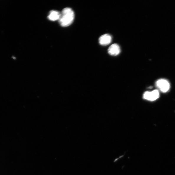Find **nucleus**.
<instances>
[{"instance_id": "3", "label": "nucleus", "mask_w": 175, "mask_h": 175, "mask_svg": "<svg viewBox=\"0 0 175 175\" xmlns=\"http://www.w3.org/2000/svg\"><path fill=\"white\" fill-rule=\"evenodd\" d=\"M159 92L157 90H155L151 92L146 91L143 95L145 99L150 101L156 100L159 97Z\"/></svg>"}, {"instance_id": "2", "label": "nucleus", "mask_w": 175, "mask_h": 175, "mask_svg": "<svg viewBox=\"0 0 175 175\" xmlns=\"http://www.w3.org/2000/svg\"><path fill=\"white\" fill-rule=\"evenodd\" d=\"M157 86L163 92H166L169 90L170 84L167 80L161 79L158 80L156 83Z\"/></svg>"}, {"instance_id": "6", "label": "nucleus", "mask_w": 175, "mask_h": 175, "mask_svg": "<svg viewBox=\"0 0 175 175\" xmlns=\"http://www.w3.org/2000/svg\"><path fill=\"white\" fill-rule=\"evenodd\" d=\"M60 13L56 11H52L49 12L48 18L51 21H55L60 18Z\"/></svg>"}, {"instance_id": "5", "label": "nucleus", "mask_w": 175, "mask_h": 175, "mask_svg": "<svg viewBox=\"0 0 175 175\" xmlns=\"http://www.w3.org/2000/svg\"><path fill=\"white\" fill-rule=\"evenodd\" d=\"M108 53L112 56H116L120 54V48L119 45L115 44L111 45L108 49Z\"/></svg>"}, {"instance_id": "1", "label": "nucleus", "mask_w": 175, "mask_h": 175, "mask_svg": "<svg viewBox=\"0 0 175 175\" xmlns=\"http://www.w3.org/2000/svg\"><path fill=\"white\" fill-rule=\"evenodd\" d=\"M74 17V12L71 8H65L60 13L59 23L63 27H67L73 22Z\"/></svg>"}, {"instance_id": "7", "label": "nucleus", "mask_w": 175, "mask_h": 175, "mask_svg": "<svg viewBox=\"0 0 175 175\" xmlns=\"http://www.w3.org/2000/svg\"><path fill=\"white\" fill-rule=\"evenodd\" d=\"M123 156H121L118 158H117V159H116V160H115L114 162H115L116 161H117V160H118L119 159V158H122V157H123Z\"/></svg>"}, {"instance_id": "4", "label": "nucleus", "mask_w": 175, "mask_h": 175, "mask_svg": "<svg viewBox=\"0 0 175 175\" xmlns=\"http://www.w3.org/2000/svg\"><path fill=\"white\" fill-rule=\"evenodd\" d=\"M100 44L103 46L109 44L112 41V36L108 34H104L101 36L99 40Z\"/></svg>"}]
</instances>
